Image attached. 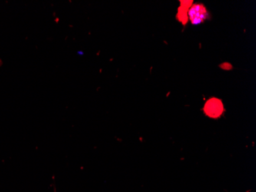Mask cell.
Returning <instances> with one entry per match:
<instances>
[{
	"mask_svg": "<svg viewBox=\"0 0 256 192\" xmlns=\"http://www.w3.org/2000/svg\"><path fill=\"white\" fill-rule=\"evenodd\" d=\"M208 17V13L202 4H195L189 10V18L194 25H199Z\"/></svg>",
	"mask_w": 256,
	"mask_h": 192,
	"instance_id": "6da1fadb",
	"label": "cell"
},
{
	"mask_svg": "<svg viewBox=\"0 0 256 192\" xmlns=\"http://www.w3.org/2000/svg\"><path fill=\"white\" fill-rule=\"evenodd\" d=\"M204 111L206 114L211 118H218L224 112L222 102L217 99H210L206 103Z\"/></svg>",
	"mask_w": 256,
	"mask_h": 192,
	"instance_id": "7a4b0ae2",
	"label": "cell"
}]
</instances>
